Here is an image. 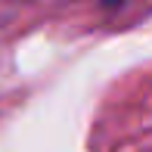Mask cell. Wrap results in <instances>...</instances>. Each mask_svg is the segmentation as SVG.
<instances>
[{"label": "cell", "instance_id": "6da1fadb", "mask_svg": "<svg viewBox=\"0 0 152 152\" xmlns=\"http://www.w3.org/2000/svg\"><path fill=\"white\" fill-rule=\"evenodd\" d=\"M124 0H102V6H106V10H115V6H121Z\"/></svg>", "mask_w": 152, "mask_h": 152}]
</instances>
